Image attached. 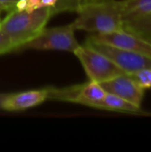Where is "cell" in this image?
<instances>
[{
    "label": "cell",
    "instance_id": "obj_1",
    "mask_svg": "<svg viewBox=\"0 0 151 152\" xmlns=\"http://www.w3.org/2000/svg\"><path fill=\"white\" fill-rule=\"evenodd\" d=\"M76 12L78 15L71 23L75 30L107 33L124 29L122 1L80 4Z\"/></svg>",
    "mask_w": 151,
    "mask_h": 152
},
{
    "label": "cell",
    "instance_id": "obj_2",
    "mask_svg": "<svg viewBox=\"0 0 151 152\" xmlns=\"http://www.w3.org/2000/svg\"><path fill=\"white\" fill-rule=\"evenodd\" d=\"M53 15V9L49 7L31 12L14 9L0 22V30L10 38L15 50L37 36Z\"/></svg>",
    "mask_w": 151,
    "mask_h": 152
},
{
    "label": "cell",
    "instance_id": "obj_3",
    "mask_svg": "<svg viewBox=\"0 0 151 152\" xmlns=\"http://www.w3.org/2000/svg\"><path fill=\"white\" fill-rule=\"evenodd\" d=\"M73 53L81 62L90 81L102 83L125 74L109 58L87 45H79Z\"/></svg>",
    "mask_w": 151,
    "mask_h": 152
},
{
    "label": "cell",
    "instance_id": "obj_4",
    "mask_svg": "<svg viewBox=\"0 0 151 152\" xmlns=\"http://www.w3.org/2000/svg\"><path fill=\"white\" fill-rule=\"evenodd\" d=\"M80 45L75 37L71 23L66 26L44 28L33 39L23 45L21 49L59 50L74 53Z\"/></svg>",
    "mask_w": 151,
    "mask_h": 152
},
{
    "label": "cell",
    "instance_id": "obj_5",
    "mask_svg": "<svg viewBox=\"0 0 151 152\" xmlns=\"http://www.w3.org/2000/svg\"><path fill=\"white\" fill-rule=\"evenodd\" d=\"M85 45L106 55L125 74L131 75L142 69L151 68L150 56L89 40H86Z\"/></svg>",
    "mask_w": 151,
    "mask_h": 152
},
{
    "label": "cell",
    "instance_id": "obj_6",
    "mask_svg": "<svg viewBox=\"0 0 151 152\" xmlns=\"http://www.w3.org/2000/svg\"><path fill=\"white\" fill-rule=\"evenodd\" d=\"M87 40L116 48L136 52L151 57V44L125 29L107 33H93Z\"/></svg>",
    "mask_w": 151,
    "mask_h": 152
},
{
    "label": "cell",
    "instance_id": "obj_7",
    "mask_svg": "<svg viewBox=\"0 0 151 152\" xmlns=\"http://www.w3.org/2000/svg\"><path fill=\"white\" fill-rule=\"evenodd\" d=\"M100 84L106 93L119 96L137 106L142 105L144 97V89L130 75H120Z\"/></svg>",
    "mask_w": 151,
    "mask_h": 152
},
{
    "label": "cell",
    "instance_id": "obj_8",
    "mask_svg": "<svg viewBox=\"0 0 151 152\" xmlns=\"http://www.w3.org/2000/svg\"><path fill=\"white\" fill-rule=\"evenodd\" d=\"M46 100H48V88L8 94L4 102L2 110L8 111L24 110L37 106Z\"/></svg>",
    "mask_w": 151,
    "mask_h": 152
},
{
    "label": "cell",
    "instance_id": "obj_9",
    "mask_svg": "<svg viewBox=\"0 0 151 152\" xmlns=\"http://www.w3.org/2000/svg\"><path fill=\"white\" fill-rule=\"evenodd\" d=\"M106 94V91L102 88L100 83L89 81L88 83L79 86L75 102L98 109Z\"/></svg>",
    "mask_w": 151,
    "mask_h": 152
},
{
    "label": "cell",
    "instance_id": "obj_10",
    "mask_svg": "<svg viewBox=\"0 0 151 152\" xmlns=\"http://www.w3.org/2000/svg\"><path fill=\"white\" fill-rule=\"evenodd\" d=\"M98 109L130 114H138L142 112L141 106H137L127 100L109 93L106 94Z\"/></svg>",
    "mask_w": 151,
    "mask_h": 152
},
{
    "label": "cell",
    "instance_id": "obj_11",
    "mask_svg": "<svg viewBox=\"0 0 151 152\" xmlns=\"http://www.w3.org/2000/svg\"><path fill=\"white\" fill-rule=\"evenodd\" d=\"M123 22L151 13V0H122Z\"/></svg>",
    "mask_w": 151,
    "mask_h": 152
},
{
    "label": "cell",
    "instance_id": "obj_12",
    "mask_svg": "<svg viewBox=\"0 0 151 152\" xmlns=\"http://www.w3.org/2000/svg\"><path fill=\"white\" fill-rule=\"evenodd\" d=\"M123 28L151 44V13L124 21Z\"/></svg>",
    "mask_w": 151,
    "mask_h": 152
},
{
    "label": "cell",
    "instance_id": "obj_13",
    "mask_svg": "<svg viewBox=\"0 0 151 152\" xmlns=\"http://www.w3.org/2000/svg\"><path fill=\"white\" fill-rule=\"evenodd\" d=\"M130 76L144 90L151 88V68L142 69Z\"/></svg>",
    "mask_w": 151,
    "mask_h": 152
},
{
    "label": "cell",
    "instance_id": "obj_14",
    "mask_svg": "<svg viewBox=\"0 0 151 152\" xmlns=\"http://www.w3.org/2000/svg\"><path fill=\"white\" fill-rule=\"evenodd\" d=\"M79 4V0H59L53 12L55 14L63 11H77Z\"/></svg>",
    "mask_w": 151,
    "mask_h": 152
},
{
    "label": "cell",
    "instance_id": "obj_15",
    "mask_svg": "<svg viewBox=\"0 0 151 152\" xmlns=\"http://www.w3.org/2000/svg\"><path fill=\"white\" fill-rule=\"evenodd\" d=\"M14 47L10 40V38L0 30V55L11 51H13Z\"/></svg>",
    "mask_w": 151,
    "mask_h": 152
},
{
    "label": "cell",
    "instance_id": "obj_16",
    "mask_svg": "<svg viewBox=\"0 0 151 152\" xmlns=\"http://www.w3.org/2000/svg\"><path fill=\"white\" fill-rule=\"evenodd\" d=\"M6 10V11H12L14 10V4L11 0H0V11Z\"/></svg>",
    "mask_w": 151,
    "mask_h": 152
},
{
    "label": "cell",
    "instance_id": "obj_17",
    "mask_svg": "<svg viewBox=\"0 0 151 152\" xmlns=\"http://www.w3.org/2000/svg\"><path fill=\"white\" fill-rule=\"evenodd\" d=\"M58 1L59 0H40L39 5H40V8L49 7V8H52L53 10V8L56 6Z\"/></svg>",
    "mask_w": 151,
    "mask_h": 152
},
{
    "label": "cell",
    "instance_id": "obj_18",
    "mask_svg": "<svg viewBox=\"0 0 151 152\" xmlns=\"http://www.w3.org/2000/svg\"><path fill=\"white\" fill-rule=\"evenodd\" d=\"M80 4H85V3H98V2H107L110 0H79Z\"/></svg>",
    "mask_w": 151,
    "mask_h": 152
},
{
    "label": "cell",
    "instance_id": "obj_19",
    "mask_svg": "<svg viewBox=\"0 0 151 152\" xmlns=\"http://www.w3.org/2000/svg\"><path fill=\"white\" fill-rule=\"evenodd\" d=\"M8 94H0V109H2L3 107V104H4V100L6 99Z\"/></svg>",
    "mask_w": 151,
    "mask_h": 152
},
{
    "label": "cell",
    "instance_id": "obj_20",
    "mask_svg": "<svg viewBox=\"0 0 151 152\" xmlns=\"http://www.w3.org/2000/svg\"><path fill=\"white\" fill-rule=\"evenodd\" d=\"M12 2V4H14V7H15V4H16V3H17V0H11Z\"/></svg>",
    "mask_w": 151,
    "mask_h": 152
},
{
    "label": "cell",
    "instance_id": "obj_21",
    "mask_svg": "<svg viewBox=\"0 0 151 152\" xmlns=\"http://www.w3.org/2000/svg\"><path fill=\"white\" fill-rule=\"evenodd\" d=\"M0 22H1V20H0Z\"/></svg>",
    "mask_w": 151,
    "mask_h": 152
}]
</instances>
